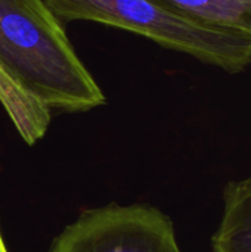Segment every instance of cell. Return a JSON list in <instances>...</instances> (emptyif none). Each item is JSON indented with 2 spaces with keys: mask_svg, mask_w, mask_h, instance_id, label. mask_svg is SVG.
<instances>
[{
  "mask_svg": "<svg viewBox=\"0 0 251 252\" xmlns=\"http://www.w3.org/2000/svg\"><path fill=\"white\" fill-rule=\"evenodd\" d=\"M105 100L44 0H0V103L28 145L44 136L52 111Z\"/></svg>",
  "mask_w": 251,
  "mask_h": 252,
  "instance_id": "obj_1",
  "label": "cell"
},
{
  "mask_svg": "<svg viewBox=\"0 0 251 252\" xmlns=\"http://www.w3.org/2000/svg\"><path fill=\"white\" fill-rule=\"evenodd\" d=\"M62 25L93 21L129 30L226 72L251 65V43L179 15L158 0H44Z\"/></svg>",
  "mask_w": 251,
  "mask_h": 252,
  "instance_id": "obj_2",
  "label": "cell"
},
{
  "mask_svg": "<svg viewBox=\"0 0 251 252\" xmlns=\"http://www.w3.org/2000/svg\"><path fill=\"white\" fill-rule=\"evenodd\" d=\"M47 252H180L173 223L149 205L84 211Z\"/></svg>",
  "mask_w": 251,
  "mask_h": 252,
  "instance_id": "obj_3",
  "label": "cell"
},
{
  "mask_svg": "<svg viewBox=\"0 0 251 252\" xmlns=\"http://www.w3.org/2000/svg\"><path fill=\"white\" fill-rule=\"evenodd\" d=\"M212 252H251V174L226 186Z\"/></svg>",
  "mask_w": 251,
  "mask_h": 252,
  "instance_id": "obj_4",
  "label": "cell"
},
{
  "mask_svg": "<svg viewBox=\"0 0 251 252\" xmlns=\"http://www.w3.org/2000/svg\"><path fill=\"white\" fill-rule=\"evenodd\" d=\"M203 25L229 32L251 43V0H158Z\"/></svg>",
  "mask_w": 251,
  "mask_h": 252,
  "instance_id": "obj_5",
  "label": "cell"
},
{
  "mask_svg": "<svg viewBox=\"0 0 251 252\" xmlns=\"http://www.w3.org/2000/svg\"><path fill=\"white\" fill-rule=\"evenodd\" d=\"M0 252H7L6 247H4V242H3V238H1V232H0Z\"/></svg>",
  "mask_w": 251,
  "mask_h": 252,
  "instance_id": "obj_6",
  "label": "cell"
}]
</instances>
